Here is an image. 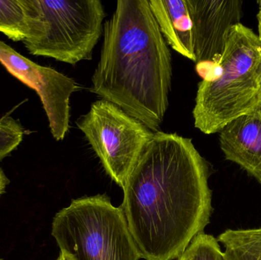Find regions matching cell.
I'll list each match as a JSON object with an SVG mask.
<instances>
[{"label":"cell","instance_id":"cell-1","mask_svg":"<svg viewBox=\"0 0 261 260\" xmlns=\"http://www.w3.org/2000/svg\"><path fill=\"white\" fill-rule=\"evenodd\" d=\"M210 165L191 139L158 131L124 185L122 207L141 258L178 259L210 224Z\"/></svg>","mask_w":261,"mask_h":260},{"label":"cell","instance_id":"cell-2","mask_svg":"<svg viewBox=\"0 0 261 260\" xmlns=\"http://www.w3.org/2000/svg\"><path fill=\"white\" fill-rule=\"evenodd\" d=\"M171 53L148 0H119L103 27L92 93L159 131L169 105Z\"/></svg>","mask_w":261,"mask_h":260},{"label":"cell","instance_id":"cell-3","mask_svg":"<svg viewBox=\"0 0 261 260\" xmlns=\"http://www.w3.org/2000/svg\"><path fill=\"white\" fill-rule=\"evenodd\" d=\"M219 74L198 85L193 115L205 134L220 132L234 119L255 109L261 99V42L239 23L233 27L216 64Z\"/></svg>","mask_w":261,"mask_h":260},{"label":"cell","instance_id":"cell-4","mask_svg":"<svg viewBox=\"0 0 261 260\" xmlns=\"http://www.w3.org/2000/svg\"><path fill=\"white\" fill-rule=\"evenodd\" d=\"M29 32L23 41L29 53L76 65L92 59L103 34L105 9L100 0H27Z\"/></svg>","mask_w":261,"mask_h":260},{"label":"cell","instance_id":"cell-5","mask_svg":"<svg viewBox=\"0 0 261 260\" xmlns=\"http://www.w3.org/2000/svg\"><path fill=\"white\" fill-rule=\"evenodd\" d=\"M51 235L75 260H139L122 207L106 195L73 200L56 214Z\"/></svg>","mask_w":261,"mask_h":260},{"label":"cell","instance_id":"cell-6","mask_svg":"<svg viewBox=\"0 0 261 260\" xmlns=\"http://www.w3.org/2000/svg\"><path fill=\"white\" fill-rule=\"evenodd\" d=\"M110 178L123 188L155 132L105 99L92 103L76 121Z\"/></svg>","mask_w":261,"mask_h":260},{"label":"cell","instance_id":"cell-7","mask_svg":"<svg viewBox=\"0 0 261 260\" xmlns=\"http://www.w3.org/2000/svg\"><path fill=\"white\" fill-rule=\"evenodd\" d=\"M0 63L12 76L38 93L55 140L65 138L70 128L71 95L77 90L71 78L28 59L0 41Z\"/></svg>","mask_w":261,"mask_h":260},{"label":"cell","instance_id":"cell-8","mask_svg":"<svg viewBox=\"0 0 261 260\" xmlns=\"http://www.w3.org/2000/svg\"><path fill=\"white\" fill-rule=\"evenodd\" d=\"M193 24L196 64H217L231 29L239 24L243 1L187 0Z\"/></svg>","mask_w":261,"mask_h":260},{"label":"cell","instance_id":"cell-9","mask_svg":"<svg viewBox=\"0 0 261 260\" xmlns=\"http://www.w3.org/2000/svg\"><path fill=\"white\" fill-rule=\"evenodd\" d=\"M225 159L237 163L261 185V118L254 111L225 125L219 132Z\"/></svg>","mask_w":261,"mask_h":260},{"label":"cell","instance_id":"cell-10","mask_svg":"<svg viewBox=\"0 0 261 260\" xmlns=\"http://www.w3.org/2000/svg\"><path fill=\"white\" fill-rule=\"evenodd\" d=\"M149 6L166 42L196 62L193 24L187 0H149Z\"/></svg>","mask_w":261,"mask_h":260},{"label":"cell","instance_id":"cell-11","mask_svg":"<svg viewBox=\"0 0 261 260\" xmlns=\"http://www.w3.org/2000/svg\"><path fill=\"white\" fill-rule=\"evenodd\" d=\"M217 240L227 260H261V228L227 230Z\"/></svg>","mask_w":261,"mask_h":260},{"label":"cell","instance_id":"cell-12","mask_svg":"<svg viewBox=\"0 0 261 260\" xmlns=\"http://www.w3.org/2000/svg\"><path fill=\"white\" fill-rule=\"evenodd\" d=\"M0 32L12 41H24L29 32L27 0H0Z\"/></svg>","mask_w":261,"mask_h":260},{"label":"cell","instance_id":"cell-13","mask_svg":"<svg viewBox=\"0 0 261 260\" xmlns=\"http://www.w3.org/2000/svg\"><path fill=\"white\" fill-rule=\"evenodd\" d=\"M178 260H227L217 239L206 234H199L190 243Z\"/></svg>","mask_w":261,"mask_h":260},{"label":"cell","instance_id":"cell-14","mask_svg":"<svg viewBox=\"0 0 261 260\" xmlns=\"http://www.w3.org/2000/svg\"><path fill=\"white\" fill-rule=\"evenodd\" d=\"M24 128L12 116L0 119V161L18 148L24 137Z\"/></svg>","mask_w":261,"mask_h":260},{"label":"cell","instance_id":"cell-15","mask_svg":"<svg viewBox=\"0 0 261 260\" xmlns=\"http://www.w3.org/2000/svg\"><path fill=\"white\" fill-rule=\"evenodd\" d=\"M9 183V179L5 175L3 171L0 168V195L3 194L6 190V187Z\"/></svg>","mask_w":261,"mask_h":260},{"label":"cell","instance_id":"cell-16","mask_svg":"<svg viewBox=\"0 0 261 260\" xmlns=\"http://www.w3.org/2000/svg\"><path fill=\"white\" fill-rule=\"evenodd\" d=\"M258 3L259 10L257 13V21H258V37L261 42V0L257 2Z\"/></svg>","mask_w":261,"mask_h":260},{"label":"cell","instance_id":"cell-17","mask_svg":"<svg viewBox=\"0 0 261 260\" xmlns=\"http://www.w3.org/2000/svg\"><path fill=\"white\" fill-rule=\"evenodd\" d=\"M56 260H75L73 259V257H72L71 256H70V254H68V253H66V252L64 251H61V253H60L59 256H58V259Z\"/></svg>","mask_w":261,"mask_h":260},{"label":"cell","instance_id":"cell-18","mask_svg":"<svg viewBox=\"0 0 261 260\" xmlns=\"http://www.w3.org/2000/svg\"><path fill=\"white\" fill-rule=\"evenodd\" d=\"M254 111H255V112L257 113V114L261 118V99L258 105H257V106L256 107V108Z\"/></svg>","mask_w":261,"mask_h":260}]
</instances>
